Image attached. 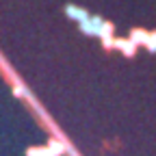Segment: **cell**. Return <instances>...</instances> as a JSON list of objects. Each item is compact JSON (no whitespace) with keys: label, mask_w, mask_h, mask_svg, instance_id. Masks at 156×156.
<instances>
[{"label":"cell","mask_w":156,"mask_h":156,"mask_svg":"<svg viewBox=\"0 0 156 156\" xmlns=\"http://www.w3.org/2000/svg\"><path fill=\"white\" fill-rule=\"evenodd\" d=\"M147 48H150L152 52H156V35H150V39H147Z\"/></svg>","instance_id":"5"},{"label":"cell","mask_w":156,"mask_h":156,"mask_svg":"<svg viewBox=\"0 0 156 156\" xmlns=\"http://www.w3.org/2000/svg\"><path fill=\"white\" fill-rule=\"evenodd\" d=\"M67 15L74 17V20H78L80 24L85 22V20H89V13L85 9H78V7H67Z\"/></svg>","instance_id":"2"},{"label":"cell","mask_w":156,"mask_h":156,"mask_svg":"<svg viewBox=\"0 0 156 156\" xmlns=\"http://www.w3.org/2000/svg\"><path fill=\"white\" fill-rule=\"evenodd\" d=\"M117 46H119L126 54H132V52H134V44H132V41H117Z\"/></svg>","instance_id":"4"},{"label":"cell","mask_w":156,"mask_h":156,"mask_svg":"<svg viewBox=\"0 0 156 156\" xmlns=\"http://www.w3.org/2000/svg\"><path fill=\"white\" fill-rule=\"evenodd\" d=\"M102 26H104V22L100 17H89V20H85V22L80 24V28L87 35H102Z\"/></svg>","instance_id":"1"},{"label":"cell","mask_w":156,"mask_h":156,"mask_svg":"<svg viewBox=\"0 0 156 156\" xmlns=\"http://www.w3.org/2000/svg\"><path fill=\"white\" fill-rule=\"evenodd\" d=\"M147 39H150V35H147V33H143V30H134V33H132V37H130V41L136 46V44H147Z\"/></svg>","instance_id":"3"}]
</instances>
